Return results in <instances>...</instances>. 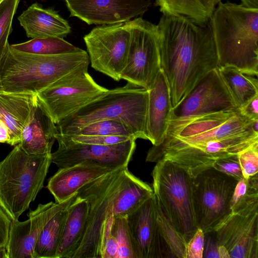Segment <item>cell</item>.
<instances>
[{
  "instance_id": "6da1fadb",
  "label": "cell",
  "mask_w": 258,
  "mask_h": 258,
  "mask_svg": "<svg viewBox=\"0 0 258 258\" xmlns=\"http://www.w3.org/2000/svg\"><path fill=\"white\" fill-rule=\"evenodd\" d=\"M257 125L258 120L246 118L238 108L171 118L164 137L149 150L146 161H170L194 177L217 159L257 142Z\"/></svg>"
},
{
  "instance_id": "7a4b0ae2",
  "label": "cell",
  "mask_w": 258,
  "mask_h": 258,
  "mask_svg": "<svg viewBox=\"0 0 258 258\" xmlns=\"http://www.w3.org/2000/svg\"><path fill=\"white\" fill-rule=\"evenodd\" d=\"M161 70L170 89L172 108L178 105L219 59L210 21L162 14L157 25Z\"/></svg>"
},
{
  "instance_id": "3957f363",
  "label": "cell",
  "mask_w": 258,
  "mask_h": 258,
  "mask_svg": "<svg viewBox=\"0 0 258 258\" xmlns=\"http://www.w3.org/2000/svg\"><path fill=\"white\" fill-rule=\"evenodd\" d=\"M219 67L258 73V9L219 3L210 20Z\"/></svg>"
},
{
  "instance_id": "277c9868",
  "label": "cell",
  "mask_w": 258,
  "mask_h": 258,
  "mask_svg": "<svg viewBox=\"0 0 258 258\" xmlns=\"http://www.w3.org/2000/svg\"><path fill=\"white\" fill-rule=\"evenodd\" d=\"M148 96V90L129 82L122 87L108 89L56 124L58 133L72 136L92 123L115 119L126 125L137 139L148 140L146 132Z\"/></svg>"
},
{
  "instance_id": "5b68a950",
  "label": "cell",
  "mask_w": 258,
  "mask_h": 258,
  "mask_svg": "<svg viewBox=\"0 0 258 258\" xmlns=\"http://www.w3.org/2000/svg\"><path fill=\"white\" fill-rule=\"evenodd\" d=\"M83 49L57 55L27 53L9 45L1 63L2 90L36 94L79 67L89 64Z\"/></svg>"
},
{
  "instance_id": "8992f818",
  "label": "cell",
  "mask_w": 258,
  "mask_h": 258,
  "mask_svg": "<svg viewBox=\"0 0 258 258\" xmlns=\"http://www.w3.org/2000/svg\"><path fill=\"white\" fill-rule=\"evenodd\" d=\"M51 154H29L18 144L0 162V207L12 221L18 220L43 188Z\"/></svg>"
},
{
  "instance_id": "52a82bcc",
  "label": "cell",
  "mask_w": 258,
  "mask_h": 258,
  "mask_svg": "<svg viewBox=\"0 0 258 258\" xmlns=\"http://www.w3.org/2000/svg\"><path fill=\"white\" fill-rule=\"evenodd\" d=\"M152 176L154 194L175 228L188 242L198 229L192 177L182 167L166 160L156 163Z\"/></svg>"
},
{
  "instance_id": "ba28073f",
  "label": "cell",
  "mask_w": 258,
  "mask_h": 258,
  "mask_svg": "<svg viewBox=\"0 0 258 258\" xmlns=\"http://www.w3.org/2000/svg\"><path fill=\"white\" fill-rule=\"evenodd\" d=\"M128 167L117 168L85 184L77 196L85 199L89 210L84 232L72 258H101L103 225L112 215L114 200L124 185Z\"/></svg>"
},
{
  "instance_id": "9c48e42d",
  "label": "cell",
  "mask_w": 258,
  "mask_h": 258,
  "mask_svg": "<svg viewBox=\"0 0 258 258\" xmlns=\"http://www.w3.org/2000/svg\"><path fill=\"white\" fill-rule=\"evenodd\" d=\"M238 181L212 167L192 177L196 222L204 233L214 232L231 214V200Z\"/></svg>"
},
{
  "instance_id": "30bf717a",
  "label": "cell",
  "mask_w": 258,
  "mask_h": 258,
  "mask_svg": "<svg viewBox=\"0 0 258 258\" xmlns=\"http://www.w3.org/2000/svg\"><path fill=\"white\" fill-rule=\"evenodd\" d=\"M84 64L36 93L55 124L97 99L108 89L97 84Z\"/></svg>"
},
{
  "instance_id": "8fae6325",
  "label": "cell",
  "mask_w": 258,
  "mask_h": 258,
  "mask_svg": "<svg viewBox=\"0 0 258 258\" xmlns=\"http://www.w3.org/2000/svg\"><path fill=\"white\" fill-rule=\"evenodd\" d=\"M124 23L131 38L121 79L148 90L161 71L157 26L142 17Z\"/></svg>"
},
{
  "instance_id": "7c38bea8",
  "label": "cell",
  "mask_w": 258,
  "mask_h": 258,
  "mask_svg": "<svg viewBox=\"0 0 258 258\" xmlns=\"http://www.w3.org/2000/svg\"><path fill=\"white\" fill-rule=\"evenodd\" d=\"M131 38L125 23L94 28L84 37L91 67L114 80H121Z\"/></svg>"
},
{
  "instance_id": "4fadbf2b",
  "label": "cell",
  "mask_w": 258,
  "mask_h": 258,
  "mask_svg": "<svg viewBox=\"0 0 258 258\" xmlns=\"http://www.w3.org/2000/svg\"><path fill=\"white\" fill-rule=\"evenodd\" d=\"M57 149L51 154V162L58 168L85 161H95L115 168L128 167L136 148V139L112 145L87 144L74 142L59 133Z\"/></svg>"
},
{
  "instance_id": "5bb4252c",
  "label": "cell",
  "mask_w": 258,
  "mask_h": 258,
  "mask_svg": "<svg viewBox=\"0 0 258 258\" xmlns=\"http://www.w3.org/2000/svg\"><path fill=\"white\" fill-rule=\"evenodd\" d=\"M237 108L218 69L216 68L203 77L184 99L172 108L171 118L183 117Z\"/></svg>"
},
{
  "instance_id": "9a60e30c",
  "label": "cell",
  "mask_w": 258,
  "mask_h": 258,
  "mask_svg": "<svg viewBox=\"0 0 258 258\" xmlns=\"http://www.w3.org/2000/svg\"><path fill=\"white\" fill-rule=\"evenodd\" d=\"M72 17L88 25L124 23L142 16L151 0H65Z\"/></svg>"
},
{
  "instance_id": "2e32d148",
  "label": "cell",
  "mask_w": 258,
  "mask_h": 258,
  "mask_svg": "<svg viewBox=\"0 0 258 258\" xmlns=\"http://www.w3.org/2000/svg\"><path fill=\"white\" fill-rule=\"evenodd\" d=\"M77 194L63 202L39 204L30 210L28 219L12 221L6 249L9 258H32L39 236L47 223L59 211L69 207Z\"/></svg>"
},
{
  "instance_id": "e0dca14e",
  "label": "cell",
  "mask_w": 258,
  "mask_h": 258,
  "mask_svg": "<svg viewBox=\"0 0 258 258\" xmlns=\"http://www.w3.org/2000/svg\"><path fill=\"white\" fill-rule=\"evenodd\" d=\"M231 258H258V211L231 213L214 231Z\"/></svg>"
},
{
  "instance_id": "ac0fdd59",
  "label": "cell",
  "mask_w": 258,
  "mask_h": 258,
  "mask_svg": "<svg viewBox=\"0 0 258 258\" xmlns=\"http://www.w3.org/2000/svg\"><path fill=\"white\" fill-rule=\"evenodd\" d=\"M156 199L153 195L126 216L131 233L142 258H166L160 236L156 212Z\"/></svg>"
},
{
  "instance_id": "d6986e66",
  "label": "cell",
  "mask_w": 258,
  "mask_h": 258,
  "mask_svg": "<svg viewBox=\"0 0 258 258\" xmlns=\"http://www.w3.org/2000/svg\"><path fill=\"white\" fill-rule=\"evenodd\" d=\"M117 168L95 161H83L59 168L49 179L47 188L56 203H62L76 195L87 183Z\"/></svg>"
},
{
  "instance_id": "ffe728a7",
  "label": "cell",
  "mask_w": 258,
  "mask_h": 258,
  "mask_svg": "<svg viewBox=\"0 0 258 258\" xmlns=\"http://www.w3.org/2000/svg\"><path fill=\"white\" fill-rule=\"evenodd\" d=\"M148 93L146 132L148 140L155 146L166 133L172 108L168 82L161 70Z\"/></svg>"
},
{
  "instance_id": "44dd1931",
  "label": "cell",
  "mask_w": 258,
  "mask_h": 258,
  "mask_svg": "<svg viewBox=\"0 0 258 258\" xmlns=\"http://www.w3.org/2000/svg\"><path fill=\"white\" fill-rule=\"evenodd\" d=\"M58 133L56 124L37 98L30 119L22 131L19 144L29 154H51Z\"/></svg>"
},
{
  "instance_id": "7402d4cb",
  "label": "cell",
  "mask_w": 258,
  "mask_h": 258,
  "mask_svg": "<svg viewBox=\"0 0 258 258\" xmlns=\"http://www.w3.org/2000/svg\"><path fill=\"white\" fill-rule=\"evenodd\" d=\"M18 20L28 38H63L71 31L68 21L56 11L44 8L37 3H33L24 11Z\"/></svg>"
},
{
  "instance_id": "603a6c76",
  "label": "cell",
  "mask_w": 258,
  "mask_h": 258,
  "mask_svg": "<svg viewBox=\"0 0 258 258\" xmlns=\"http://www.w3.org/2000/svg\"><path fill=\"white\" fill-rule=\"evenodd\" d=\"M37 99L34 93L0 90V119L9 130L10 145L20 143L22 131L30 119Z\"/></svg>"
},
{
  "instance_id": "cb8c5ba5",
  "label": "cell",
  "mask_w": 258,
  "mask_h": 258,
  "mask_svg": "<svg viewBox=\"0 0 258 258\" xmlns=\"http://www.w3.org/2000/svg\"><path fill=\"white\" fill-rule=\"evenodd\" d=\"M89 210L87 201L76 196L68 208L57 258H72L83 236Z\"/></svg>"
},
{
  "instance_id": "d4e9b609",
  "label": "cell",
  "mask_w": 258,
  "mask_h": 258,
  "mask_svg": "<svg viewBox=\"0 0 258 258\" xmlns=\"http://www.w3.org/2000/svg\"><path fill=\"white\" fill-rule=\"evenodd\" d=\"M218 69L238 108L258 95V73L232 66Z\"/></svg>"
},
{
  "instance_id": "484cf974",
  "label": "cell",
  "mask_w": 258,
  "mask_h": 258,
  "mask_svg": "<svg viewBox=\"0 0 258 258\" xmlns=\"http://www.w3.org/2000/svg\"><path fill=\"white\" fill-rule=\"evenodd\" d=\"M152 187L128 171L123 186L115 198L113 216H127L153 195Z\"/></svg>"
},
{
  "instance_id": "4316f807",
  "label": "cell",
  "mask_w": 258,
  "mask_h": 258,
  "mask_svg": "<svg viewBox=\"0 0 258 258\" xmlns=\"http://www.w3.org/2000/svg\"><path fill=\"white\" fill-rule=\"evenodd\" d=\"M222 0H156L162 14L180 15L200 23L209 22Z\"/></svg>"
},
{
  "instance_id": "83f0119b",
  "label": "cell",
  "mask_w": 258,
  "mask_h": 258,
  "mask_svg": "<svg viewBox=\"0 0 258 258\" xmlns=\"http://www.w3.org/2000/svg\"><path fill=\"white\" fill-rule=\"evenodd\" d=\"M69 207L58 211L43 228L35 244L32 258H57Z\"/></svg>"
},
{
  "instance_id": "f1b7e54d",
  "label": "cell",
  "mask_w": 258,
  "mask_h": 258,
  "mask_svg": "<svg viewBox=\"0 0 258 258\" xmlns=\"http://www.w3.org/2000/svg\"><path fill=\"white\" fill-rule=\"evenodd\" d=\"M156 199L157 220L166 258H186L187 242L175 228L156 197Z\"/></svg>"
},
{
  "instance_id": "f546056e",
  "label": "cell",
  "mask_w": 258,
  "mask_h": 258,
  "mask_svg": "<svg viewBox=\"0 0 258 258\" xmlns=\"http://www.w3.org/2000/svg\"><path fill=\"white\" fill-rule=\"evenodd\" d=\"M10 46L18 51L42 55L68 53L81 49L63 38L57 37L32 38L25 42L10 45Z\"/></svg>"
},
{
  "instance_id": "4dcf8cb0",
  "label": "cell",
  "mask_w": 258,
  "mask_h": 258,
  "mask_svg": "<svg viewBox=\"0 0 258 258\" xmlns=\"http://www.w3.org/2000/svg\"><path fill=\"white\" fill-rule=\"evenodd\" d=\"M231 213L246 215L258 211V176L239 180L230 203Z\"/></svg>"
},
{
  "instance_id": "1f68e13d",
  "label": "cell",
  "mask_w": 258,
  "mask_h": 258,
  "mask_svg": "<svg viewBox=\"0 0 258 258\" xmlns=\"http://www.w3.org/2000/svg\"><path fill=\"white\" fill-rule=\"evenodd\" d=\"M111 226L117 245V258H142L128 226L126 216H113Z\"/></svg>"
},
{
  "instance_id": "d6a6232c",
  "label": "cell",
  "mask_w": 258,
  "mask_h": 258,
  "mask_svg": "<svg viewBox=\"0 0 258 258\" xmlns=\"http://www.w3.org/2000/svg\"><path fill=\"white\" fill-rule=\"evenodd\" d=\"M75 135L124 136L135 137L137 139L126 125L115 119L103 120L92 123L80 130Z\"/></svg>"
},
{
  "instance_id": "836d02e7",
  "label": "cell",
  "mask_w": 258,
  "mask_h": 258,
  "mask_svg": "<svg viewBox=\"0 0 258 258\" xmlns=\"http://www.w3.org/2000/svg\"><path fill=\"white\" fill-rule=\"evenodd\" d=\"M20 0H4L0 4V55L10 45L8 38L12 31V22Z\"/></svg>"
},
{
  "instance_id": "e575fe53",
  "label": "cell",
  "mask_w": 258,
  "mask_h": 258,
  "mask_svg": "<svg viewBox=\"0 0 258 258\" xmlns=\"http://www.w3.org/2000/svg\"><path fill=\"white\" fill-rule=\"evenodd\" d=\"M237 155L243 178L247 180L258 176V142Z\"/></svg>"
},
{
  "instance_id": "d590c367",
  "label": "cell",
  "mask_w": 258,
  "mask_h": 258,
  "mask_svg": "<svg viewBox=\"0 0 258 258\" xmlns=\"http://www.w3.org/2000/svg\"><path fill=\"white\" fill-rule=\"evenodd\" d=\"M66 136V135H65ZM72 141L83 144L98 145H112L136 139L135 137L124 136H100L75 135L67 136Z\"/></svg>"
},
{
  "instance_id": "8d00e7d4",
  "label": "cell",
  "mask_w": 258,
  "mask_h": 258,
  "mask_svg": "<svg viewBox=\"0 0 258 258\" xmlns=\"http://www.w3.org/2000/svg\"><path fill=\"white\" fill-rule=\"evenodd\" d=\"M212 167L238 181L243 177L237 154L219 158L214 162Z\"/></svg>"
},
{
  "instance_id": "74e56055",
  "label": "cell",
  "mask_w": 258,
  "mask_h": 258,
  "mask_svg": "<svg viewBox=\"0 0 258 258\" xmlns=\"http://www.w3.org/2000/svg\"><path fill=\"white\" fill-rule=\"evenodd\" d=\"M204 233L198 228L187 244L186 258H203Z\"/></svg>"
},
{
  "instance_id": "f35d334b",
  "label": "cell",
  "mask_w": 258,
  "mask_h": 258,
  "mask_svg": "<svg viewBox=\"0 0 258 258\" xmlns=\"http://www.w3.org/2000/svg\"><path fill=\"white\" fill-rule=\"evenodd\" d=\"M204 233V243L203 258H220L219 255V244L214 232Z\"/></svg>"
},
{
  "instance_id": "ab89813d",
  "label": "cell",
  "mask_w": 258,
  "mask_h": 258,
  "mask_svg": "<svg viewBox=\"0 0 258 258\" xmlns=\"http://www.w3.org/2000/svg\"><path fill=\"white\" fill-rule=\"evenodd\" d=\"M12 220L0 207V247H6Z\"/></svg>"
},
{
  "instance_id": "60d3db41",
  "label": "cell",
  "mask_w": 258,
  "mask_h": 258,
  "mask_svg": "<svg viewBox=\"0 0 258 258\" xmlns=\"http://www.w3.org/2000/svg\"><path fill=\"white\" fill-rule=\"evenodd\" d=\"M258 95L249 100L241 107L238 108L241 114L246 118L258 120Z\"/></svg>"
},
{
  "instance_id": "b9f144b4",
  "label": "cell",
  "mask_w": 258,
  "mask_h": 258,
  "mask_svg": "<svg viewBox=\"0 0 258 258\" xmlns=\"http://www.w3.org/2000/svg\"><path fill=\"white\" fill-rule=\"evenodd\" d=\"M0 143H7L11 145V137L9 130L4 123L0 119Z\"/></svg>"
},
{
  "instance_id": "7bdbcfd3",
  "label": "cell",
  "mask_w": 258,
  "mask_h": 258,
  "mask_svg": "<svg viewBox=\"0 0 258 258\" xmlns=\"http://www.w3.org/2000/svg\"><path fill=\"white\" fill-rule=\"evenodd\" d=\"M241 5L252 9H258V0H240Z\"/></svg>"
},
{
  "instance_id": "ee69618b",
  "label": "cell",
  "mask_w": 258,
  "mask_h": 258,
  "mask_svg": "<svg viewBox=\"0 0 258 258\" xmlns=\"http://www.w3.org/2000/svg\"><path fill=\"white\" fill-rule=\"evenodd\" d=\"M218 252L220 258L230 257L228 250L224 246L222 245H219Z\"/></svg>"
},
{
  "instance_id": "f6af8a7d",
  "label": "cell",
  "mask_w": 258,
  "mask_h": 258,
  "mask_svg": "<svg viewBox=\"0 0 258 258\" xmlns=\"http://www.w3.org/2000/svg\"><path fill=\"white\" fill-rule=\"evenodd\" d=\"M0 258H9L6 247H0Z\"/></svg>"
},
{
  "instance_id": "bcb514c9",
  "label": "cell",
  "mask_w": 258,
  "mask_h": 258,
  "mask_svg": "<svg viewBox=\"0 0 258 258\" xmlns=\"http://www.w3.org/2000/svg\"><path fill=\"white\" fill-rule=\"evenodd\" d=\"M4 55V54L0 55V90H2V86L1 78V63L2 59Z\"/></svg>"
},
{
  "instance_id": "7dc6e473",
  "label": "cell",
  "mask_w": 258,
  "mask_h": 258,
  "mask_svg": "<svg viewBox=\"0 0 258 258\" xmlns=\"http://www.w3.org/2000/svg\"><path fill=\"white\" fill-rule=\"evenodd\" d=\"M4 0H0V4H1V3Z\"/></svg>"
}]
</instances>
